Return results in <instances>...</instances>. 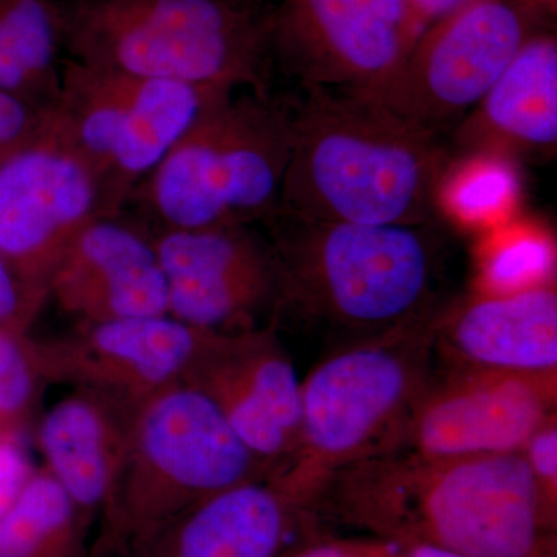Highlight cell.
Here are the masks:
<instances>
[{
	"label": "cell",
	"mask_w": 557,
	"mask_h": 557,
	"mask_svg": "<svg viewBox=\"0 0 557 557\" xmlns=\"http://www.w3.org/2000/svg\"><path fill=\"white\" fill-rule=\"evenodd\" d=\"M270 25L273 61L304 89L351 94L391 78L423 33L408 0H278Z\"/></svg>",
	"instance_id": "11"
},
{
	"label": "cell",
	"mask_w": 557,
	"mask_h": 557,
	"mask_svg": "<svg viewBox=\"0 0 557 557\" xmlns=\"http://www.w3.org/2000/svg\"><path fill=\"white\" fill-rule=\"evenodd\" d=\"M75 502L49 472H33L0 518V557H35L72 518Z\"/></svg>",
	"instance_id": "22"
},
{
	"label": "cell",
	"mask_w": 557,
	"mask_h": 557,
	"mask_svg": "<svg viewBox=\"0 0 557 557\" xmlns=\"http://www.w3.org/2000/svg\"><path fill=\"white\" fill-rule=\"evenodd\" d=\"M472 156L552 153L557 145V40L534 33L453 132Z\"/></svg>",
	"instance_id": "18"
},
{
	"label": "cell",
	"mask_w": 557,
	"mask_h": 557,
	"mask_svg": "<svg viewBox=\"0 0 557 557\" xmlns=\"http://www.w3.org/2000/svg\"><path fill=\"white\" fill-rule=\"evenodd\" d=\"M30 300L25 296L20 282L13 276L5 260L0 256V325H9L28 310Z\"/></svg>",
	"instance_id": "29"
},
{
	"label": "cell",
	"mask_w": 557,
	"mask_h": 557,
	"mask_svg": "<svg viewBox=\"0 0 557 557\" xmlns=\"http://www.w3.org/2000/svg\"><path fill=\"white\" fill-rule=\"evenodd\" d=\"M534 33V17L519 0H472L421 33L391 78L354 95L442 138L467 119Z\"/></svg>",
	"instance_id": "8"
},
{
	"label": "cell",
	"mask_w": 557,
	"mask_h": 557,
	"mask_svg": "<svg viewBox=\"0 0 557 557\" xmlns=\"http://www.w3.org/2000/svg\"><path fill=\"white\" fill-rule=\"evenodd\" d=\"M293 148V104L249 90L205 112L132 197L163 230L249 226L276 214Z\"/></svg>",
	"instance_id": "6"
},
{
	"label": "cell",
	"mask_w": 557,
	"mask_h": 557,
	"mask_svg": "<svg viewBox=\"0 0 557 557\" xmlns=\"http://www.w3.org/2000/svg\"><path fill=\"white\" fill-rule=\"evenodd\" d=\"M84 322L168 314V289L152 239L100 218L75 237L51 273L47 295Z\"/></svg>",
	"instance_id": "16"
},
{
	"label": "cell",
	"mask_w": 557,
	"mask_h": 557,
	"mask_svg": "<svg viewBox=\"0 0 557 557\" xmlns=\"http://www.w3.org/2000/svg\"><path fill=\"white\" fill-rule=\"evenodd\" d=\"M49 108L35 104L0 90V161L20 152L39 137L46 126Z\"/></svg>",
	"instance_id": "26"
},
{
	"label": "cell",
	"mask_w": 557,
	"mask_h": 557,
	"mask_svg": "<svg viewBox=\"0 0 557 557\" xmlns=\"http://www.w3.org/2000/svg\"><path fill=\"white\" fill-rule=\"evenodd\" d=\"M401 548L398 557H474L432 545H401Z\"/></svg>",
	"instance_id": "32"
},
{
	"label": "cell",
	"mask_w": 557,
	"mask_h": 557,
	"mask_svg": "<svg viewBox=\"0 0 557 557\" xmlns=\"http://www.w3.org/2000/svg\"><path fill=\"white\" fill-rule=\"evenodd\" d=\"M234 91L139 78L69 58L49 123L94 172L106 214L116 218L185 132Z\"/></svg>",
	"instance_id": "7"
},
{
	"label": "cell",
	"mask_w": 557,
	"mask_h": 557,
	"mask_svg": "<svg viewBox=\"0 0 557 557\" xmlns=\"http://www.w3.org/2000/svg\"><path fill=\"white\" fill-rule=\"evenodd\" d=\"M225 335L160 314L86 322L76 335L33 351L42 372L135 409L163 388L188 381Z\"/></svg>",
	"instance_id": "13"
},
{
	"label": "cell",
	"mask_w": 557,
	"mask_h": 557,
	"mask_svg": "<svg viewBox=\"0 0 557 557\" xmlns=\"http://www.w3.org/2000/svg\"><path fill=\"white\" fill-rule=\"evenodd\" d=\"M553 248L534 234L509 237L498 244L483 263V293L508 295L549 284Z\"/></svg>",
	"instance_id": "23"
},
{
	"label": "cell",
	"mask_w": 557,
	"mask_h": 557,
	"mask_svg": "<svg viewBox=\"0 0 557 557\" xmlns=\"http://www.w3.org/2000/svg\"><path fill=\"white\" fill-rule=\"evenodd\" d=\"M70 60L194 86L270 94V13L248 0H75L61 5Z\"/></svg>",
	"instance_id": "3"
},
{
	"label": "cell",
	"mask_w": 557,
	"mask_h": 557,
	"mask_svg": "<svg viewBox=\"0 0 557 557\" xmlns=\"http://www.w3.org/2000/svg\"><path fill=\"white\" fill-rule=\"evenodd\" d=\"M408 2L418 27L424 32L435 22L445 20L457 10L463 9L472 0H408Z\"/></svg>",
	"instance_id": "30"
},
{
	"label": "cell",
	"mask_w": 557,
	"mask_h": 557,
	"mask_svg": "<svg viewBox=\"0 0 557 557\" xmlns=\"http://www.w3.org/2000/svg\"><path fill=\"white\" fill-rule=\"evenodd\" d=\"M435 346L460 369L557 370V293L552 284L483 295L440 313Z\"/></svg>",
	"instance_id": "17"
},
{
	"label": "cell",
	"mask_w": 557,
	"mask_h": 557,
	"mask_svg": "<svg viewBox=\"0 0 557 557\" xmlns=\"http://www.w3.org/2000/svg\"><path fill=\"white\" fill-rule=\"evenodd\" d=\"M127 421L120 423L115 405L90 392L62 399L44 417L39 445L47 472L75 504H98L112 491Z\"/></svg>",
	"instance_id": "19"
},
{
	"label": "cell",
	"mask_w": 557,
	"mask_h": 557,
	"mask_svg": "<svg viewBox=\"0 0 557 557\" xmlns=\"http://www.w3.org/2000/svg\"><path fill=\"white\" fill-rule=\"evenodd\" d=\"M440 313L341 348L302 381L299 449L276 483L292 500L317 498L339 469L394 448L426 391Z\"/></svg>",
	"instance_id": "4"
},
{
	"label": "cell",
	"mask_w": 557,
	"mask_h": 557,
	"mask_svg": "<svg viewBox=\"0 0 557 557\" xmlns=\"http://www.w3.org/2000/svg\"><path fill=\"white\" fill-rule=\"evenodd\" d=\"M282 304L368 336L432 309L438 244L426 225L267 220Z\"/></svg>",
	"instance_id": "5"
},
{
	"label": "cell",
	"mask_w": 557,
	"mask_h": 557,
	"mask_svg": "<svg viewBox=\"0 0 557 557\" xmlns=\"http://www.w3.org/2000/svg\"><path fill=\"white\" fill-rule=\"evenodd\" d=\"M319 496L399 545L474 557H542L555 509L522 453L429 458L388 450L339 469Z\"/></svg>",
	"instance_id": "1"
},
{
	"label": "cell",
	"mask_w": 557,
	"mask_h": 557,
	"mask_svg": "<svg viewBox=\"0 0 557 557\" xmlns=\"http://www.w3.org/2000/svg\"><path fill=\"white\" fill-rule=\"evenodd\" d=\"M531 474L536 479L542 493L556 507L557 493V424L556 417L549 418L544 426L534 432L522 449Z\"/></svg>",
	"instance_id": "27"
},
{
	"label": "cell",
	"mask_w": 557,
	"mask_h": 557,
	"mask_svg": "<svg viewBox=\"0 0 557 557\" xmlns=\"http://www.w3.org/2000/svg\"><path fill=\"white\" fill-rule=\"evenodd\" d=\"M556 375L458 369L428 384L391 450L429 458L522 453L556 417Z\"/></svg>",
	"instance_id": "12"
},
{
	"label": "cell",
	"mask_w": 557,
	"mask_h": 557,
	"mask_svg": "<svg viewBox=\"0 0 557 557\" xmlns=\"http://www.w3.org/2000/svg\"><path fill=\"white\" fill-rule=\"evenodd\" d=\"M375 557H398L397 549H394L391 544H383V547H381L379 555Z\"/></svg>",
	"instance_id": "34"
},
{
	"label": "cell",
	"mask_w": 557,
	"mask_h": 557,
	"mask_svg": "<svg viewBox=\"0 0 557 557\" xmlns=\"http://www.w3.org/2000/svg\"><path fill=\"white\" fill-rule=\"evenodd\" d=\"M106 214L100 183L51 129L0 161V256L27 299L47 295L70 242Z\"/></svg>",
	"instance_id": "10"
},
{
	"label": "cell",
	"mask_w": 557,
	"mask_h": 557,
	"mask_svg": "<svg viewBox=\"0 0 557 557\" xmlns=\"http://www.w3.org/2000/svg\"><path fill=\"white\" fill-rule=\"evenodd\" d=\"M383 544L369 542H338L307 549L295 557H375Z\"/></svg>",
	"instance_id": "31"
},
{
	"label": "cell",
	"mask_w": 557,
	"mask_h": 557,
	"mask_svg": "<svg viewBox=\"0 0 557 557\" xmlns=\"http://www.w3.org/2000/svg\"><path fill=\"white\" fill-rule=\"evenodd\" d=\"M262 465L218 403L183 381L131 410L112 490L120 487L132 504L152 511L252 482Z\"/></svg>",
	"instance_id": "9"
},
{
	"label": "cell",
	"mask_w": 557,
	"mask_h": 557,
	"mask_svg": "<svg viewBox=\"0 0 557 557\" xmlns=\"http://www.w3.org/2000/svg\"><path fill=\"white\" fill-rule=\"evenodd\" d=\"M168 289V314L209 332H248L252 319L282 306L270 242L249 226L163 230L152 239Z\"/></svg>",
	"instance_id": "14"
},
{
	"label": "cell",
	"mask_w": 557,
	"mask_h": 557,
	"mask_svg": "<svg viewBox=\"0 0 557 557\" xmlns=\"http://www.w3.org/2000/svg\"><path fill=\"white\" fill-rule=\"evenodd\" d=\"M0 35L30 81L36 100L50 108L60 90L61 5L53 0H0Z\"/></svg>",
	"instance_id": "21"
},
{
	"label": "cell",
	"mask_w": 557,
	"mask_h": 557,
	"mask_svg": "<svg viewBox=\"0 0 557 557\" xmlns=\"http://www.w3.org/2000/svg\"><path fill=\"white\" fill-rule=\"evenodd\" d=\"M479 157V156H478ZM454 178L448 203L461 219L479 220L502 212L515 194V172L502 160L475 159Z\"/></svg>",
	"instance_id": "24"
},
{
	"label": "cell",
	"mask_w": 557,
	"mask_h": 557,
	"mask_svg": "<svg viewBox=\"0 0 557 557\" xmlns=\"http://www.w3.org/2000/svg\"><path fill=\"white\" fill-rule=\"evenodd\" d=\"M218 403L234 434L256 457L289 463L302 434V381L267 332L223 338L188 380Z\"/></svg>",
	"instance_id": "15"
},
{
	"label": "cell",
	"mask_w": 557,
	"mask_h": 557,
	"mask_svg": "<svg viewBox=\"0 0 557 557\" xmlns=\"http://www.w3.org/2000/svg\"><path fill=\"white\" fill-rule=\"evenodd\" d=\"M33 475L30 461L10 432L0 431V518L5 515Z\"/></svg>",
	"instance_id": "28"
},
{
	"label": "cell",
	"mask_w": 557,
	"mask_h": 557,
	"mask_svg": "<svg viewBox=\"0 0 557 557\" xmlns=\"http://www.w3.org/2000/svg\"><path fill=\"white\" fill-rule=\"evenodd\" d=\"M38 370L33 347L13 329H0V428L30 405Z\"/></svg>",
	"instance_id": "25"
},
{
	"label": "cell",
	"mask_w": 557,
	"mask_h": 557,
	"mask_svg": "<svg viewBox=\"0 0 557 557\" xmlns=\"http://www.w3.org/2000/svg\"><path fill=\"white\" fill-rule=\"evenodd\" d=\"M292 498L277 485L240 483L207 498L180 537V557H271Z\"/></svg>",
	"instance_id": "20"
},
{
	"label": "cell",
	"mask_w": 557,
	"mask_h": 557,
	"mask_svg": "<svg viewBox=\"0 0 557 557\" xmlns=\"http://www.w3.org/2000/svg\"><path fill=\"white\" fill-rule=\"evenodd\" d=\"M293 106L277 211L361 225H426L449 166L442 139L350 91L309 87Z\"/></svg>",
	"instance_id": "2"
},
{
	"label": "cell",
	"mask_w": 557,
	"mask_h": 557,
	"mask_svg": "<svg viewBox=\"0 0 557 557\" xmlns=\"http://www.w3.org/2000/svg\"><path fill=\"white\" fill-rule=\"evenodd\" d=\"M523 9L536 20L537 16H556L557 0H519Z\"/></svg>",
	"instance_id": "33"
}]
</instances>
